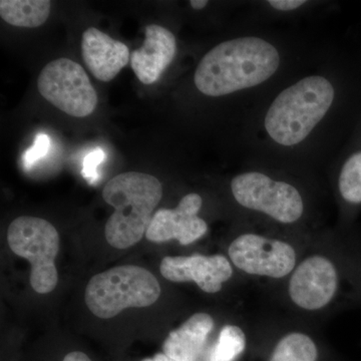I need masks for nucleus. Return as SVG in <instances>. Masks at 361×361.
I'll return each instance as SVG.
<instances>
[{"label":"nucleus","mask_w":361,"mask_h":361,"mask_svg":"<svg viewBox=\"0 0 361 361\" xmlns=\"http://www.w3.org/2000/svg\"><path fill=\"white\" fill-rule=\"evenodd\" d=\"M318 349L314 341L303 332H290L277 342L270 361H316Z\"/></svg>","instance_id":"f3484780"},{"label":"nucleus","mask_w":361,"mask_h":361,"mask_svg":"<svg viewBox=\"0 0 361 361\" xmlns=\"http://www.w3.org/2000/svg\"><path fill=\"white\" fill-rule=\"evenodd\" d=\"M214 325L213 317L208 313H195L169 334L164 342V353L176 361L198 360Z\"/></svg>","instance_id":"2eb2a0df"},{"label":"nucleus","mask_w":361,"mask_h":361,"mask_svg":"<svg viewBox=\"0 0 361 361\" xmlns=\"http://www.w3.org/2000/svg\"><path fill=\"white\" fill-rule=\"evenodd\" d=\"M246 334L237 325H226L221 330L208 361H235L246 348Z\"/></svg>","instance_id":"a211bd4d"},{"label":"nucleus","mask_w":361,"mask_h":361,"mask_svg":"<svg viewBox=\"0 0 361 361\" xmlns=\"http://www.w3.org/2000/svg\"><path fill=\"white\" fill-rule=\"evenodd\" d=\"M361 111V61L317 47L238 123L245 161L306 176L327 170Z\"/></svg>","instance_id":"f257e3e1"},{"label":"nucleus","mask_w":361,"mask_h":361,"mask_svg":"<svg viewBox=\"0 0 361 361\" xmlns=\"http://www.w3.org/2000/svg\"><path fill=\"white\" fill-rule=\"evenodd\" d=\"M104 157H106V155H104L103 149L99 148H97L94 151H92V153H90L89 155L85 157L82 175H84L85 179H87V182L90 183V184H94V183H96L97 179H99L97 167H99V164L104 161Z\"/></svg>","instance_id":"aec40b11"},{"label":"nucleus","mask_w":361,"mask_h":361,"mask_svg":"<svg viewBox=\"0 0 361 361\" xmlns=\"http://www.w3.org/2000/svg\"><path fill=\"white\" fill-rule=\"evenodd\" d=\"M160 295V284L149 270L125 265L92 277L85 288V299L92 314L109 319L127 308L153 305Z\"/></svg>","instance_id":"20e7f679"},{"label":"nucleus","mask_w":361,"mask_h":361,"mask_svg":"<svg viewBox=\"0 0 361 361\" xmlns=\"http://www.w3.org/2000/svg\"><path fill=\"white\" fill-rule=\"evenodd\" d=\"M308 178L275 166L245 161L243 170L230 179L229 192L245 215L291 227L302 224L312 212L304 184Z\"/></svg>","instance_id":"f03ea898"},{"label":"nucleus","mask_w":361,"mask_h":361,"mask_svg":"<svg viewBox=\"0 0 361 361\" xmlns=\"http://www.w3.org/2000/svg\"><path fill=\"white\" fill-rule=\"evenodd\" d=\"M178 44L174 33L161 25H149L144 44L130 54V66L140 82L152 85L174 61Z\"/></svg>","instance_id":"ddd939ff"},{"label":"nucleus","mask_w":361,"mask_h":361,"mask_svg":"<svg viewBox=\"0 0 361 361\" xmlns=\"http://www.w3.org/2000/svg\"><path fill=\"white\" fill-rule=\"evenodd\" d=\"M51 8L49 0H1L0 16L8 25L35 28L47 20Z\"/></svg>","instance_id":"dca6fc26"},{"label":"nucleus","mask_w":361,"mask_h":361,"mask_svg":"<svg viewBox=\"0 0 361 361\" xmlns=\"http://www.w3.org/2000/svg\"><path fill=\"white\" fill-rule=\"evenodd\" d=\"M336 4L320 0H258L246 1L243 30L274 27L282 23L310 20L334 9Z\"/></svg>","instance_id":"f8f14e48"},{"label":"nucleus","mask_w":361,"mask_h":361,"mask_svg":"<svg viewBox=\"0 0 361 361\" xmlns=\"http://www.w3.org/2000/svg\"><path fill=\"white\" fill-rule=\"evenodd\" d=\"M360 61H361V58H360Z\"/></svg>","instance_id":"5701e85b"},{"label":"nucleus","mask_w":361,"mask_h":361,"mask_svg":"<svg viewBox=\"0 0 361 361\" xmlns=\"http://www.w3.org/2000/svg\"><path fill=\"white\" fill-rule=\"evenodd\" d=\"M163 197V185L154 176L123 173L104 188V200L115 208L106 224V239L116 249L129 248L146 234L152 214Z\"/></svg>","instance_id":"7ed1b4c3"},{"label":"nucleus","mask_w":361,"mask_h":361,"mask_svg":"<svg viewBox=\"0 0 361 361\" xmlns=\"http://www.w3.org/2000/svg\"><path fill=\"white\" fill-rule=\"evenodd\" d=\"M341 275L336 263L327 256L314 254L303 259L288 280V297L301 310H324L336 299Z\"/></svg>","instance_id":"6e6552de"},{"label":"nucleus","mask_w":361,"mask_h":361,"mask_svg":"<svg viewBox=\"0 0 361 361\" xmlns=\"http://www.w3.org/2000/svg\"><path fill=\"white\" fill-rule=\"evenodd\" d=\"M37 89L47 102L75 118L92 115L99 101L84 68L65 58L52 61L42 68Z\"/></svg>","instance_id":"423d86ee"},{"label":"nucleus","mask_w":361,"mask_h":361,"mask_svg":"<svg viewBox=\"0 0 361 361\" xmlns=\"http://www.w3.org/2000/svg\"><path fill=\"white\" fill-rule=\"evenodd\" d=\"M49 146H51V140L49 135L45 134L37 135L32 148L28 149L23 156V164L26 170L35 165L42 157L47 155Z\"/></svg>","instance_id":"6ab92c4d"},{"label":"nucleus","mask_w":361,"mask_h":361,"mask_svg":"<svg viewBox=\"0 0 361 361\" xmlns=\"http://www.w3.org/2000/svg\"><path fill=\"white\" fill-rule=\"evenodd\" d=\"M82 54L92 75L104 82L114 80L130 61L127 45L96 27L87 28L82 35Z\"/></svg>","instance_id":"4468645a"},{"label":"nucleus","mask_w":361,"mask_h":361,"mask_svg":"<svg viewBox=\"0 0 361 361\" xmlns=\"http://www.w3.org/2000/svg\"><path fill=\"white\" fill-rule=\"evenodd\" d=\"M161 274L169 281L194 282L202 291L215 294L233 276L231 261L224 255L167 256L160 266Z\"/></svg>","instance_id":"9b49d317"},{"label":"nucleus","mask_w":361,"mask_h":361,"mask_svg":"<svg viewBox=\"0 0 361 361\" xmlns=\"http://www.w3.org/2000/svg\"><path fill=\"white\" fill-rule=\"evenodd\" d=\"M9 248L32 264L30 284L39 294L49 293L58 284L56 261L59 250L58 230L49 221L21 216L7 231Z\"/></svg>","instance_id":"39448f33"},{"label":"nucleus","mask_w":361,"mask_h":361,"mask_svg":"<svg viewBox=\"0 0 361 361\" xmlns=\"http://www.w3.org/2000/svg\"><path fill=\"white\" fill-rule=\"evenodd\" d=\"M204 199L200 194L189 193L174 209H160L152 218L146 237L149 241L163 243L177 240L180 245H190L205 236L208 224L200 217Z\"/></svg>","instance_id":"9d476101"},{"label":"nucleus","mask_w":361,"mask_h":361,"mask_svg":"<svg viewBox=\"0 0 361 361\" xmlns=\"http://www.w3.org/2000/svg\"><path fill=\"white\" fill-rule=\"evenodd\" d=\"M326 171L342 218L350 223L361 210V111Z\"/></svg>","instance_id":"1a4fd4ad"},{"label":"nucleus","mask_w":361,"mask_h":361,"mask_svg":"<svg viewBox=\"0 0 361 361\" xmlns=\"http://www.w3.org/2000/svg\"><path fill=\"white\" fill-rule=\"evenodd\" d=\"M142 361H176L173 360V358L169 357L168 355H166L165 353H158L154 356L153 358H146Z\"/></svg>","instance_id":"4be33fe9"},{"label":"nucleus","mask_w":361,"mask_h":361,"mask_svg":"<svg viewBox=\"0 0 361 361\" xmlns=\"http://www.w3.org/2000/svg\"><path fill=\"white\" fill-rule=\"evenodd\" d=\"M63 361H92L90 358L85 353H80V351H73V353H68L66 356Z\"/></svg>","instance_id":"412c9836"},{"label":"nucleus","mask_w":361,"mask_h":361,"mask_svg":"<svg viewBox=\"0 0 361 361\" xmlns=\"http://www.w3.org/2000/svg\"><path fill=\"white\" fill-rule=\"evenodd\" d=\"M230 261L237 269L251 276L282 279L297 266V253L283 239L246 231L238 235L228 248Z\"/></svg>","instance_id":"0eeeda50"}]
</instances>
